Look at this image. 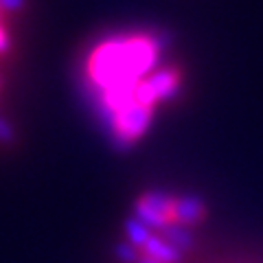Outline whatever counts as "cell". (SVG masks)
I'll use <instances>...</instances> for the list:
<instances>
[{"instance_id":"1","label":"cell","mask_w":263,"mask_h":263,"mask_svg":"<svg viewBox=\"0 0 263 263\" xmlns=\"http://www.w3.org/2000/svg\"><path fill=\"white\" fill-rule=\"evenodd\" d=\"M79 81L105 134L134 147L184 90V70L167 35L123 27L95 37L79 60Z\"/></svg>"},{"instance_id":"2","label":"cell","mask_w":263,"mask_h":263,"mask_svg":"<svg viewBox=\"0 0 263 263\" xmlns=\"http://www.w3.org/2000/svg\"><path fill=\"white\" fill-rule=\"evenodd\" d=\"M134 217L156 230L191 233L206 219V206L191 195H176L164 191H145L134 200Z\"/></svg>"},{"instance_id":"3","label":"cell","mask_w":263,"mask_h":263,"mask_svg":"<svg viewBox=\"0 0 263 263\" xmlns=\"http://www.w3.org/2000/svg\"><path fill=\"white\" fill-rule=\"evenodd\" d=\"M186 248L189 239L184 233L156 230L134 217L127 219L125 237L121 243L123 259L127 263H182Z\"/></svg>"},{"instance_id":"4","label":"cell","mask_w":263,"mask_h":263,"mask_svg":"<svg viewBox=\"0 0 263 263\" xmlns=\"http://www.w3.org/2000/svg\"><path fill=\"white\" fill-rule=\"evenodd\" d=\"M20 18H22V0H0V66L15 51Z\"/></svg>"},{"instance_id":"5","label":"cell","mask_w":263,"mask_h":263,"mask_svg":"<svg viewBox=\"0 0 263 263\" xmlns=\"http://www.w3.org/2000/svg\"><path fill=\"white\" fill-rule=\"evenodd\" d=\"M5 88H7V81H5L3 66H0V138L5 136V127H7V121H5V114H3V105H5Z\"/></svg>"}]
</instances>
